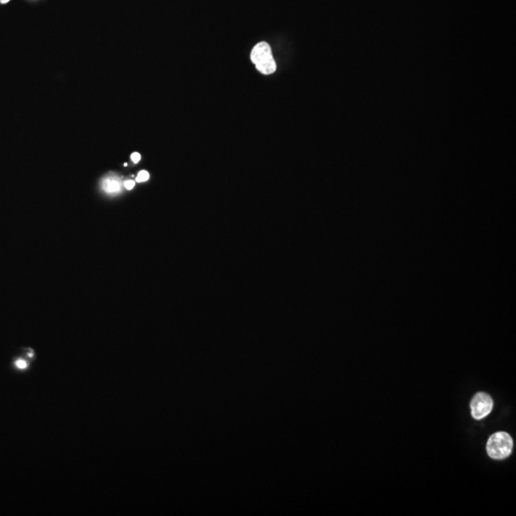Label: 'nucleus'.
Masks as SVG:
<instances>
[{
  "label": "nucleus",
  "instance_id": "nucleus-5",
  "mask_svg": "<svg viewBox=\"0 0 516 516\" xmlns=\"http://www.w3.org/2000/svg\"><path fill=\"white\" fill-rule=\"evenodd\" d=\"M150 179V173L146 170H142V172H139L137 178H136V181L138 183H142V182H146Z\"/></svg>",
  "mask_w": 516,
  "mask_h": 516
},
{
  "label": "nucleus",
  "instance_id": "nucleus-8",
  "mask_svg": "<svg viewBox=\"0 0 516 516\" xmlns=\"http://www.w3.org/2000/svg\"><path fill=\"white\" fill-rule=\"evenodd\" d=\"M124 186L126 190H132L134 186H135V182L132 181V180H128V181H126L124 182Z\"/></svg>",
  "mask_w": 516,
  "mask_h": 516
},
{
  "label": "nucleus",
  "instance_id": "nucleus-6",
  "mask_svg": "<svg viewBox=\"0 0 516 516\" xmlns=\"http://www.w3.org/2000/svg\"><path fill=\"white\" fill-rule=\"evenodd\" d=\"M27 362L24 360H16V367H18V369H25L27 367Z\"/></svg>",
  "mask_w": 516,
  "mask_h": 516
},
{
  "label": "nucleus",
  "instance_id": "nucleus-2",
  "mask_svg": "<svg viewBox=\"0 0 516 516\" xmlns=\"http://www.w3.org/2000/svg\"><path fill=\"white\" fill-rule=\"evenodd\" d=\"M250 60L258 71L264 75H270L276 70V64L272 56V48L267 42H262L254 47L250 53Z\"/></svg>",
  "mask_w": 516,
  "mask_h": 516
},
{
  "label": "nucleus",
  "instance_id": "nucleus-3",
  "mask_svg": "<svg viewBox=\"0 0 516 516\" xmlns=\"http://www.w3.org/2000/svg\"><path fill=\"white\" fill-rule=\"evenodd\" d=\"M492 398L484 392H478L470 402L472 416L475 420L484 419L492 412Z\"/></svg>",
  "mask_w": 516,
  "mask_h": 516
},
{
  "label": "nucleus",
  "instance_id": "nucleus-4",
  "mask_svg": "<svg viewBox=\"0 0 516 516\" xmlns=\"http://www.w3.org/2000/svg\"><path fill=\"white\" fill-rule=\"evenodd\" d=\"M102 188L106 194H118L122 190V182L117 177H108L102 182Z\"/></svg>",
  "mask_w": 516,
  "mask_h": 516
},
{
  "label": "nucleus",
  "instance_id": "nucleus-7",
  "mask_svg": "<svg viewBox=\"0 0 516 516\" xmlns=\"http://www.w3.org/2000/svg\"><path fill=\"white\" fill-rule=\"evenodd\" d=\"M131 160H132V162H133L134 164H137V162H140V154H139V153H137V152L133 153V154L131 155Z\"/></svg>",
  "mask_w": 516,
  "mask_h": 516
},
{
  "label": "nucleus",
  "instance_id": "nucleus-1",
  "mask_svg": "<svg viewBox=\"0 0 516 516\" xmlns=\"http://www.w3.org/2000/svg\"><path fill=\"white\" fill-rule=\"evenodd\" d=\"M514 448L512 438L504 431L492 434L486 444V452L492 459L504 460L508 458Z\"/></svg>",
  "mask_w": 516,
  "mask_h": 516
},
{
  "label": "nucleus",
  "instance_id": "nucleus-9",
  "mask_svg": "<svg viewBox=\"0 0 516 516\" xmlns=\"http://www.w3.org/2000/svg\"><path fill=\"white\" fill-rule=\"evenodd\" d=\"M9 1H10V0H0V2H1V3H7V2H9Z\"/></svg>",
  "mask_w": 516,
  "mask_h": 516
}]
</instances>
